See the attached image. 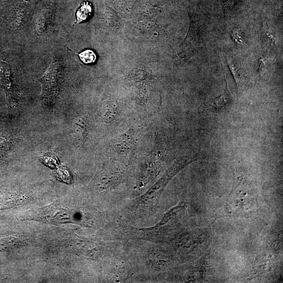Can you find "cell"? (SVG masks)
<instances>
[{"mask_svg":"<svg viewBox=\"0 0 283 283\" xmlns=\"http://www.w3.org/2000/svg\"><path fill=\"white\" fill-rule=\"evenodd\" d=\"M138 133L135 129H130L120 135L114 141V148L116 153L121 155L130 153L137 143Z\"/></svg>","mask_w":283,"mask_h":283,"instance_id":"cell-1","label":"cell"},{"mask_svg":"<svg viewBox=\"0 0 283 283\" xmlns=\"http://www.w3.org/2000/svg\"><path fill=\"white\" fill-rule=\"evenodd\" d=\"M58 68L59 65L57 64L52 65L42 79L44 93H49L56 88Z\"/></svg>","mask_w":283,"mask_h":283,"instance_id":"cell-2","label":"cell"},{"mask_svg":"<svg viewBox=\"0 0 283 283\" xmlns=\"http://www.w3.org/2000/svg\"><path fill=\"white\" fill-rule=\"evenodd\" d=\"M231 100V94L226 83V90L224 94L215 99H210L209 105L216 110H222L230 103Z\"/></svg>","mask_w":283,"mask_h":283,"instance_id":"cell-3","label":"cell"},{"mask_svg":"<svg viewBox=\"0 0 283 283\" xmlns=\"http://www.w3.org/2000/svg\"><path fill=\"white\" fill-rule=\"evenodd\" d=\"M73 131L76 139L83 143L87 132V123L83 117H79L75 120L73 124Z\"/></svg>","mask_w":283,"mask_h":283,"instance_id":"cell-4","label":"cell"},{"mask_svg":"<svg viewBox=\"0 0 283 283\" xmlns=\"http://www.w3.org/2000/svg\"><path fill=\"white\" fill-rule=\"evenodd\" d=\"M92 8L89 2H83L80 8L77 10L76 14L77 22L76 24L85 21L91 16Z\"/></svg>","mask_w":283,"mask_h":283,"instance_id":"cell-5","label":"cell"},{"mask_svg":"<svg viewBox=\"0 0 283 283\" xmlns=\"http://www.w3.org/2000/svg\"><path fill=\"white\" fill-rule=\"evenodd\" d=\"M116 113L115 107L112 105L104 107L101 114L104 120L106 123H111L115 119Z\"/></svg>","mask_w":283,"mask_h":283,"instance_id":"cell-6","label":"cell"},{"mask_svg":"<svg viewBox=\"0 0 283 283\" xmlns=\"http://www.w3.org/2000/svg\"><path fill=\"white\" fill-rule=\"evenodd\" d=\"M79 57L85 64H92L96 61L97 56L94 52L90 50H86L82 52L80 54H77Z\"/></svg>","mask_w":283,"mask_h":283,"instance_id":"cell-7","label":"cell"},{"mask_svg":"<svg viewBox=\"0 0 283 283\" xmlns=\"http://www.w3.org/2000/svg\"><path fill=\"white\" fill-rule=\"evenodd\" d=\"M241 36L240 30L239 29L235 28L233 29L232 36L236 43H237L239 45H243V38Z\"/></svg>","mask_w":283,"mask_h":283,"instance_id":"cell-8","label":"cell"},{"mask_svg":"<svg viewBox=\"0 0 283 283\" xmlns=\"http://www.w3.org/2000/svg\"><path fill=\"white\" fill-rule=\"evenodd\" d=\"M263 59L259 60V70L261 74H264L266 72V67Z\"/></svg>","mask_w":283,"mask_h":283,"instance_id":"cell-9","label":"cell"}]
</instances>
